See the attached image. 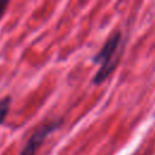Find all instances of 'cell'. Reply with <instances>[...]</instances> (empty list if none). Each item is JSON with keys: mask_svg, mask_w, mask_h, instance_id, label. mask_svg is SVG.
Listing matches in <instances>:
<instances>
[{"mask_svg": "<svg viewBox=\"0 0 155 155\" xmlns=\"http://www.w3.org/2000/svg\"><path fill=\"white\" fill-rule=\"evenodd\" d=\"M63 124V119H54L50 120L41 126H39L28 138L27 143L24 144L23 149L21 150L19 155H35L36 150L40 148V145L44 143V140L54 131H57L61 125Z\"/></svg>", "mask_w": 155, "mask_h": 155, "instance_id": "7a4b0ae2", "label": "cell"}, {"mask_svg": "<svg viewBox=\"0 0 155 155\" xmlns=\"http://www.w3.org/2000/svg\"><path fill=\"white\" fill-rule=\"evenodd\" d=\"M121 41H122L121 31L120 30L114 31L103 44L101 50L92 57L93 63L99 65V69L97 70V73L92 79L93 85H101L114 71L120 57Z\"/></svg>", "mask_w": 155, "mask_h": 155, "instance_id": "6da1fadb", "label": "cell"}, {"mask_svg": "<svg viewBox=\"0 0 155 155\" xmlns=\"http://www.w3.org/2000/svg\"><path fill=\"white\" fill-rule=\"evenodd\" d=\"M8 6V1H0V21L2 18V16L5 15L6 7Z\"/></svg>", "mask_w": 155, "mask_h": 155, "instance_id": "277c9868", "label": "cell"}, {"mask_svg": "<svg viewBox=\"0 0 155 155\" xmlns=\"http://www.w3.org/2000/svg\"><path fill=\"white\" fill-rule=\"evenodd\" d=\"M11 102H12L11 96H6L2 99H0V125L5 121V119H6L7 114H8Z\"/></svg>", "mask_w": 155, "mask_h": 155, "instance_id": "3957f363", "label": "cell"}]
</instances>
